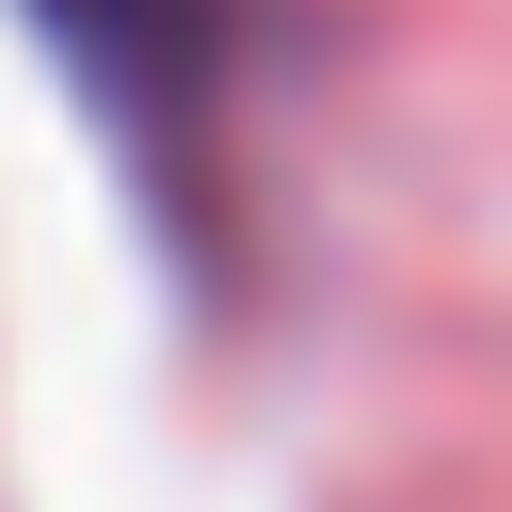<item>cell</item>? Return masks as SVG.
<instances>
[{"label":"cell","mask_w":512,"mask_h":512,"mask_svg":"<svg viewBox=\"0 0 512 512\" xmlns=\"http://www.w3.org/2000/svg\"><path fill=\"white\" fill-rule=\"evenodd\" d=\"M32 32H48V64L80 80V112L128 144L144 208L192 224V208L224 192V128H240L288 0H32Z\"/></svg>","instance_id":"1"}]
</instances>
